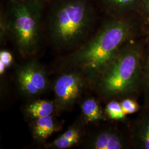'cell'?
Returning <instances> with one entry per match:
<instances>
[{"mask_svg":"<svg viewBox=\"0 0 149 149\" xmlns=\"http://www.w3.org/2000/svg\"><path fill=\"white\" fill-rule=\"evenodd\" d=\"M133 29V22L127 17L107 22L93 37L77 48L66 63L94 81L126 44Z\"/></svg>","mask_w":149,"mask_h":149,"instance_id":"6da1fadb","label":"cell"},{"mask_svg":"<svg viewBox=\"0 0 149 149\" xmlns=\"http://www.w3.org/2000/svg\"><path fill=\"white\" fill-rule=\"evenodd\" d=\"M94 20L93 10L87 0H62L50 15V40L59 50L78 48L90 34Z\"/></svg>","mask_w":149,"mask_h":149,"instance_id":"7a4b0ae2","label":"cell"},{"mask_svg":"<svg viewBox=\"0 0 149 149\" xmlns=\"http://www.w3.org/2000/svg\"><path fill=\"white\" fill-rule=\"evenodd\" d=\"M42 3L38 0L11 1L1 21V37L10 36L22 55L37 51Z\"/></svg>","mask_w":149,"mask_h":149,"instance_id":"3957f363","label":"cell"},{"mask_svg":"<svg viewBox=\"0 0 149 149\" xmlns=\"http://www.w3.org/2000/svg\"><path fill=\"white\" fill-rule=\"evenodd\" d=\"M141 48L125 44L94 80L97 89L105 98L126 95L136 85L140 74Z\"/></svg>","mask_w":149,"mask_h":149,"instance_id":"277c9868","label":"cell"},{"mask_svg":"<svg viewBox=\"0 0 149 149\" xmlns=\"http://www.w3.org/2000/svg\"><path fill=\"white\" fill-rule=\"evenodd\" d=\"M79 71L61 74L54 85V91L58 107L69 109L80 97L84 86V76Z\"/></svg>","mask_w":149,"mask_h":149,"instance_id":"5b68a950","label":"cell"},{"mask_svg":"<svg viewBox=\"0 0 149 149\" xmlns=\"http://www.w3.org/2000/svg\"><path fill=\"white\" fill-rule=\"evenodd\" d=\"M16 78L19 88L28 96H38L42 93L48 86L44 70L34 61L21 66L17 71Z\"/></svg>","mask_w":149,"mask_h":149,"instance_id":"8992f818","label":"cell"},{"mask_svg":"<svg viewBox=\"0 0 149 149\" xmlns=\"http://www.w3.org/2000/svg\"><path fill=\"white\" fill-rule=\"evenodd\" d=\"M127 146L125 138L117 130H102L90 139L88 146L91 149H121Z\"/></svg>","mask_w":149,"mask_h":149,"instance_id":"52a82bcc","label":"cell"},{"mask_svg":"<svg viewBox=\"0 0 149 149\" xmlns=\"http://www.w3.org/2000/svg\"><path fill=\"white\" fill-rule=\"evenodd\" d=\"M56 129V124L50 115L36 119L33 127V134L36 138L43 140L52 135Z\"/></svg>","mask_w":149,"mask_h":149,"instance_id":"ba28073f","label":"cell"},{"mask_svg":"<svg viewBox=\"0 0 149 149\" xmlns=\"http://www.w3.org/2000/svg\"><path fill=\"white\" fill-rule=\"evenodd\" d=\"M81 138V130L77 127H72L55 140L49 147L54 149H64L70 148L79 143Z\"/></svg>","mask_w":149,"mask_h":149,"instance_id":"9c48e42d","label":"cell"},{"mask_svg":"<svg viewBox=\"0 0 149 149\" xmlns=\"http://www.w3.org/2000/svg\"><path fill=\"white\" fill-rule=\"evenodd\" d=\"M54 110L53 103L45 100H38L27 106L26 112L30 117L37 119L52 115Z\"/></svg>","mask_w":149,"mask_h":149,"instance_id":"30bf717a","label":"cell"},{"mask_svg":"<svg viewBox=\"0 0 149 149\" xmlns=\"http://www.w3.org/2000/svg\"><path fill=\"white\" fill-rule=\"evenodd\" d=\"M134 135L135 143L140 148L149 149V113L140 120Z\"/></svg>","mask_w":149,"mask_h":149,"instance_id":"8fae6325","label":"cell"},{"mask_svg":"<svg viewBox=\"0 0 149 149\" xmlns=\"http://www.w3.org/2000/svg\"><path fill=\"white\" fill-rule=\"evenodd\" d=\"M81 108L86 120L88 122H95L104 119L98 103L93 98L86 100Z\"/></svg>","mask_w":149,"mask_h":149,"instance_id":"7c38bea8","label":"cell"},{"mask_svg":"<svg viewBox=\"0 0 149 149\" xmlns=\"http://www.w3.org/2000/svg\"><path fill=\"white\" fill-rule=\"evenodd\" d=\"M104 4L113 11L122 12L134 9L140 5L143 0H102Z\"/></svg>","mask_w":149,"mask_h":149,"instance_id":"4fadbf2b","label":"cell"},{"mask_svg":"<svg viewBox=\"0 0 149 149\" xmlns=\"http://www.w3.org/2000/svg\"><path fill=\"white\" fill-rule=\"evenodd\" d=\"M106 112L108 116L113 120L122 119L125 116L120 103L116 101L109 102L106 108Z\"/></svg>","mask_w":149,"mask_h":149,"instance_id":"5bb4252c","label":"cell"},{"mask_svg":"<svg viewBox=\"0 0 149 149\" xmlns=\"http://www.w3.org/2000/svg\"><path fill=\"white\" fill-rule=\"evenodd\" d=\"M13 57L9 52L2 50L0 53V72L3 74L6 69L10 66L12 63Z\"/></svg>","mask_w":149,"mask_h":149,"instance_id":"9a60e30c","label":"cell"},{"mask_svg":"<svg viewBox=\"0 0 149 149\" xmlns=\"http://www.w3.org/2000/svg\"><path fill=\"white\" fill-rule=\"evenodd\" d=\"M123 110L125 114H132L136 112L139 107L135 102L130 99H125L121 103Z\"/></svg>","mask_w":149,"mask_h":149,"instance_id":"2e32d148","label":"cell"},{"mask_svg":"<svg viewBox=\"0 0 149 149\" xmlns=\"http://www.w3.org/2000/svg\"><path fill=\"white\" fill-rule=\"evenodd\" d=\"M141 5L144 14L149 18V0H143Z\"/></svg>","mask_w":149,"mask_h":149,"instance_id":"e0dca14e","label":"cell"},{"mask_svg":"<svg viewBox=\"0 0 149 149\" xmlns=\"http://www.w3.org/2000/svg\"><path fill=\"white\" fill-rule=\"evenodd\" d=\"M38 1H39L40 2H41L43 4V3H44V2H46V1H47L48 0H38Z\"/></svg>","mask_w":149,"mask_h":149,"instance_id":"ac0fdd59","label":"cell"},{"mask_svg":"<svg viewBox=\"0 0 149 149\" xmlns=\"http://www.w3.org/2000/svg\"><path fill=\"white\" fill-rule=\"evenodd\" d=\"M148 74H149V61H148Z\"/></svg>","mask_w":149,"mask_h":149,"instance_id":"d6986e66","label":"cell"},{"mask_svg":"<svg viewBox=\"0 0 149 149\" xmlns=\"http://www.w3.org/2000/svg\"><path fill=\"white\" fill-rule=\"evenodd\" d=\"M10 1H19V0H10Z\"/></svg>","mask_w":149,"mask_h":149,"instance_id":"ffe728a7","label":"cell"}]
</instances>
